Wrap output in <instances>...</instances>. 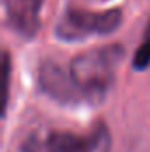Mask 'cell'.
<instances>
[{"instance_id": "cell-2", "label": "cell", "mask_w": 150, "mask_h": 152, "mask_svg": "<svg viewBox=\"0 0 150 152\" xmlns=\"http://www.w3.org/2000/svg\"><path fill=\"white\" fill-rule=\"evenodd\" d=\"M20 152H111V133L103 120L81 131L39 129L21 142Z\"/></svg>"}, {"instance_id": "cell-6", "label": "cell", "mask_w": 150, "mask_h": 152, "mask_svg": "<svg viewBox=\"0 0 150 152\" xmlns=\"http://www.w3.org/2000/svg\"><path fill=\"white\" fill-rule=\"evenodd\" d=\"M150 66V20L147 23L143 39L140 42V46L136 48L134 55H133V67L136 71H145Z\"/></svg>"}, {"instance_id": "cell-4", "label": "cell", "mask_w": 150, "mask_h": 152, "mask_svg": "<svg viewBox=\"0 0 150 152\" xmlns=\"http://www.w3.org/2000/svg\"><path fill=\"white\" fill-rule=\"evenodd\" d=\"M37 87L39 90L62 106L83 104L79 94L76 92L71 81L69 71L64 69L55 60H42L37 67Z\"/></svg>"}, {"instance_id": "cell-1", "label": "cell", "mask_w": 150, "mask_h": 152, "mask_svg": "<svg viewBox=\"0 0 150 152\" xmlns=\"http://www.w3.org/2000/svg\"><path fill=\"white\" fill-rule=\"evenodd\" d=\"M124 58L120 44H106L78 53L69 62V76L83 104H101L110 94L117 69Z\"/></svg>"}, {"instance_id": "cell-5", "label": "cell", "mask_w": 150, "mask_h": 152, "mask_svg": "<svg viewBox=\"0 0 150 152\" xmlns=\"http://www.w3.org/2000/svg\"><path fill=\"white\" fill-rule=\"evenodd\" d=\"M44 0H4L5 20L18 37L30 41L41 30V11Z\"/></svg>"}, {"instance_id": "cell-3", "label": "cell", "mask_w": 150, "mask_h": 152, "mask_svg": "<svg viewBox=\"0 0 150 152\" xmlns=\"http://www.w3.org/2000/svg\"><path fill=\"white\" fill-rule=\"evenodd\" d=\"M122 21V9L88 11L67 7L55 25V37L62 42H79L90 37L113 34Z\"/></svg>"}]
</instances>
